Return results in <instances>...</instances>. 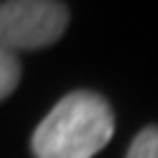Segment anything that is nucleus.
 <instances>
[{
  "instance_id": "3",
  "label": "nucleus",
  "mask_w": 158,
  "mask_h": 158,
  "mask_svg": "<svg viewBox=\"0 0 158 158\" xmlns=\"http://www.w3.org/2000/svg\"><path fill=\"white\" fill-rule=\"evenodd\" d=\"M18 83H20V63L15 53L0 50V101H5L18 88Z\"/></svg>"
},
{
  "instance_id": "2",
  "label": "nucleus",
  "mask_w": 158,
  "mask_h": 158,
  "mask_svg": "<svg viewBox=\"0 0 158 158\" xmlns=\"http://www.w3.org/2000/svg\"><path fill=\"white\" fill-rule=\"evenodd\" d=\"M68 8L60 0H0V50H40L63 38Z\"/></svg>"
},
{
  "instance_id": "1",
  "label": "nucleus",
  "mask_w": 158,
  "mask_h": 158,
  "mask_svg": "<svg viewBox=\"0 0 158 158\" xmlns=\"http://www.w3.org/2000/svg\"><path fill=\"white\" fill-rule=\"evenodd\" d=\"M115 131V118L103 95L73 90L58 101L33 131L35 158H93Z\"/></svg>"
},
{
  "instance_id": "4",
  "label": "nucleus",
  "mask_w": 158,
  "mask_h": 158,
  "mask_svg": "<svg viewBox=\"0 0 158 158\" xmlns=\"http://www.w3.org/2000/svg\"><path fill=\"white\" fill-rule=\"evenodd\" d=\"M126 158H158V126H146L138 133L128 146Z\"/></svg>"
}]
</instances>
